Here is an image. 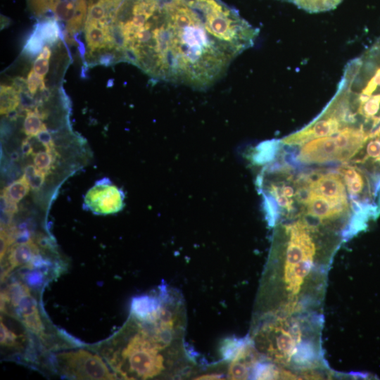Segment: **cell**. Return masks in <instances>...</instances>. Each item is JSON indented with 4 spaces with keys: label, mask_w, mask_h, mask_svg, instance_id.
<instances>
[{
    "label": "cell",
    "mask_w": 380,
    "mask_h": 380,
    "mask_svg": "<svg viewBox=\"0 0 380 380\" xmlns=\"http://www.w3.org/2000/svg\"><path fill=\"white\" fill-rule=\"evenodd\" d=\"M200 15L207 32L237 56L252 46L258 30L220 0H182Z\"/></svg>",
    "instance_id": "4"
},
{
    "label": "cell",
    "mask_w": 380,
    "mask_h": 380,
    "mask_svg": "<svg viewBox=\"0 0 380 380\" xmlns=\"http://www.w3.org/2000/svg\"><path fill=\"white\" fill-rule=\"evenodd\" d=\"M125 194L109 179L95 182L84 197L83 208L94 214L106 215L120 211L124 206Z\"/></svg>",
    "instance_id": "6"
},
{
    "label": "cell",
    "mask_w": 380,
    "mask_h": 380,
    "mask_svg": "<svg viewBox=\"0 0 380 380\" xmlns=\"http://www.w3.org/2000/svg\"><path fill=\"white\" fill-rule=\"evenodd\" d=\"M10 246L8 240L5 234V233L1 230V237H0V259L1 262L4 260L5 255L8 251V248Z\"/></svg>",
    "instance_id": "26"
},
{
    "label": "cell",
    "mask_w": 380,
    "mask_h": 380,
    "mask_svg": "<svg viewBox=\"0 0 380 380\" xmlns=\"http://www.w3.org/2000/svg\"><path fill=\"white\" fill-rule=\"evenodd\" d=\"M59 365L68 376L77 379H114L102 358L86 350L59 353Z\"/></svg>",
    "instance_id": "5"
},
{
    "label": "cell",
    "mask_w": 380,
    "mask_h": 380,
    "mask_svg": "<svg viewBox=\"0 0 380 380\" xmlns=\"http://www.w3.org/2000/svg\"><path fill=\"white\" fill-rule=\"evenodd\" d=\"M174 1H182V0H174Z\"/></svg>",
    "instance_id": "28"
},
{
    "label": "cell",
    "mask_w": 380,
    "mask_h": 380,
    "mask_svg": "<svg viewBox=\"0 0 380 380\" xmlns=\"http://www.w3.org/2000/svg\"><path fill=\"white\" fill-rule=\"evenodd\" d=\"M20 320L27 330L43 340L45 339V327L39 311L26 316Z\"/></svg>",
    "instance_id": "16"
},
{
    "label": "cell",
    "mask_w": 380,
    "mask_h": 380,
    "mask_svg": "<svg viewBox=\"0 0 380 380\" xmlns=\"http://www.w3.org/2000/svg\"><path fill=\"white\" fill-rule=\"evenodd\" d=\"M35 28L39 32L44 43L52 45L60 37L59 25L56 20H44L38 23Z\"/></svg>",
    "instance_id": "14"
},
{
    "label": "cell",
    "mask_w": 380,
    "mask_h": 380,
    "mask_svg": "<svg viewBox=\"0 0 380 380\" xmlns=\"http://www.w3.org/2000/svg\"><path fill=\"white\" fill-rule=\"evenodd\" d=\"M38 253L39 247L32 239L26 243L13 244L8 251L6 262L1 266V281L4 282L15 267L29 264Z\"/></svg>",
    "instance_id": "7"
},
{
    "label": "cell",
    "mask_w": 380,
    "mask_h": 380,
    "mask_svg": "<svg viewBox=\"0 0 380 380\" xmlns=\"http://www.w3.org/2000/svg\"><path fill=\"white\" fill-rule=\"evenodd\" d=\"M42 116L38 110H27L23 123V131L29 137H36L44 127Z\"/></svg>",
    "instance_id": "15"
},
{
    "label": "cell",
    "mask_w": 380,
    "mask_h": 380,
    "mask_svg": "<svg viewBox=\"0 0 380 380\" xmlns=\"http://www.w3.org/2000/svg\"><path fill=\"white\" fill-rule=\"evenodd\" d=\"M24 175L32 190H39L45 180L46 174L35 165H29L25 168Z\"/></svg>",
    "instance_id": "18"
},
{
    "label": "cell",
    "mask_w": 380,
    "mask_h": 380,
    "mask_svg": "<svg viewBox=\"0 0 380 380\" xmlns=\"http://www.w3.org/2000/svg\"><path fill=\"white\" fill-rule=\"evenodd\" d=\"M249 338L229 337L224 339L220 346L222 360L227 362L232 361L239 354Z\"/></svg>",
    "instance_id": "10"
},
{
    "label": "cell",
    "mask_w": 380,
    "mask_h": 380,
    "mask_svg": "<svg viewBox=\"0 0 380 380\" xmlns=\"http://www.w3.org/2000/svg\"><path fill=\"white\" fill-rule=\"evenodd\" d=\"M1 114H8L15 110L20 104V92L13 87L1 85Z\"/></svg>",
    "instance_id": "11"
},
{
    "label": "cell",
    "mask_w": 380,
    "mask_h": 380,
    "mask_svg": "<svg viewBox=\"0 0 380 380\" xmlns=\"http://www.w3.org/2000/svg\"><path fill=\"white\" fill-rule=\"evenodd\" d=\"M49 58L39 54L34 63L33 70L41 77L44 78L49 71Z\"/></svg>",
    "instance_id": "24"
},
{
    "label": "cell",
    "mask_w": 380,
    "mask_h": 380,
    "mask_svg": "<svg viewBox=\"0 0 380 380\" xmlns=\"http://www.w3.org/2000/svg\"><path fill=\"white\" fill-rule=\"evenodd\" d=\"M273 227L255 319L320 313L327 270L341 241L300 219Z\"/></svg>",
    "instance_id": "1"
},
{
    "label": "cell",
    "mask_w": 380,
    "mask_h": 380,
    "mask_svg": "<svg viewBox=\"0 0 380 380\" xmlns=\"http://www.w3.org/2000/svg\"><path fill=\"white\" fill-rule=\"evenodd\" d=\"M24 268L27 270L22 273L21 276L24 283L31 288L41 287L45 281V275L46 274L39 270Z\"/></svg>",
    "instance_id": "19"
},
{
    "label": "cell",
    "mask_w": 380,
    "mask_h": 380,
    "mask_svg": "<svg viewBox=\"0 0 380 380\" xmlns=\"http://www.w3.org/2000/svg\"><path fill=\"white\" fill-rule=\"evenodd\" d=\"M165 79L195 89L213 85L236 56L213 38L184 1L165 0Z\"/></svg>",
    "instance_id": "2"
},
{
    "label": "cell",
    "mask_w": 380,
    "mask_h": 380,
    "mask_svg": "<svg viewBox=\"0 0 380 380\" xmlns=\"http://www.w3.org/2000/svg\"><path fill=\"white\" fill-rule=\"evenodd\" d=\"M0 343L1 345L8 348H15L20 346V337L6 327L1 319L0 323Z\"/></svg>",
    "instance_id": "20"
},
{
    "label": "cell",
    "mask_w": 380,
    "mask_h": 380,
    "mask_svg": "<svg viewBox=\"0 0 380 380\" xmlns=\"http://www.w3.org/2000/svg\"><path fill=\"white\" fill-rule=\"evenodd\" d=\"M44 44L39 32L34 28L24 46V51L30 56H35L42 51Z\"/></svg>",
    "instance_id": "21"
},
{
    "label": "cell",
    "mask_w": 380,
    "mask_h": 380,
    "mask_svg": "<svg viewBox=\"0 0 380 380\" xmlns=\"http://www.w3.org/2000/svg\"><path fill=\"white\" fill-rule=\"evenodd\" d=\"M22 152L25 156L32 154V147L28 139H25L21 146Z\"/></svg>",
    "instance_id": "27"
},
{
    "label": "cell",
    "mask_w": 380,
    "mask_h": 380,
    "mask_svg": "<svg viewBox=\"0 0 380 380\" xmlns=\"http://www.w3.org/2000/svg\"><path fill=\"white\" fill-rule=\"evenodd\" d=\"M37 138L46 150L49 152H54V144L50 132L48 131L45 124L41 131L37 134Z\"/></svg>",
    "instance_id": "23"
},
{
    "label": "cell",
    "mask_w": 380,
    "mask_h": 380,
    "mask_svg": "<svg viewBox=\"0 0 380 380\" xmlns=\"http://www.w3.org/2000/svg\"><path fill=\"white\" fill-rule=\"evenodd\" d=\"M117 59H120L117 57L115 53H105L100 56L99 58V63L103 65H110L115 62Z\"/></svg>",
    "instance_id": "25"
},
{
    "label": "cell",
    "mask_w": 380,
    "mask_h": 380,
    "mask_svg": "<svg viewBox=\"0 0 380 380\" xmlns=\"http://www.w3.org/2000/svg\"><path fill=\"white\" fill-rule=\"evenodd\" d=\"M322 317L308 313L253 321L251 338L263 360L298 377H324L322 354Z\"/></svg>",
    "instance_id": "3"
},
{
    "label": "cell",
    "mask_w": 380,
    "mask_h": 380,
    "mask_svg": "<svg viewBox=\"0 0 380 380\" xmlns=\"http://www.w3.org/2000/svg\"><path fill=\"white\" fill-rule=\"evenodd\" d=\"M30 188V184L23 175L6 187L2 195L8 201L18 203L29 193Z\"/></svg>",
    "instance_id": "12"
},
{
    "label": "cell",
    "mask_w": 380,
    "mask_h": 380,
    "mask_svg": "<svg viewBox=\"0 0 380 380\" xmlns=\"http://www.w3.org/2000/svg\"><path fill=\"white\" fill-rule=\"evenodd\" d=\"M56 151L49 152L39 151L34 155V164L42 172L46 174V175L50 172L55 158Z\"/></svg>",
    "instance_id": "17"
},
{
    "label": "cell",
    "mask_w": 380,
    "mask_h": 380,
    "mask_svg": "<svg viewBox=\"0 0 380 380\" xmlns=\"http://www.w3.org/2000/svg\"><path fill=\"white\" fill-rule=\"evenodd\" d=\"M84 25L86 42L91 51L105 48L114 49L108 34L109 25L104 27L96 23H86Z\"/></svg>",
    "instance_id": "9"
},
{
    "label": "cell",
    "mask_w": 380,
    "mask_h": 380,
    "mask_svg": "<svg viewBox=\"0 0 380 380\" xmlns=\"http://www.w3.org/2000/svg\"><path fill=\"white\" fill-rule=\"evenodd\" d=\"M166 287L161 286L157 293L134 297L130 305L132 317L142 320L159 309L164 300Z\"/></svg>",
    "instance_id": "8"
},
{
    "label": "cell",
    "mask_w": 380,
    "mask_h": 380,
    "mask_svg": "<svg viewBox=\"0 0 380 380\" xmlns=\"http://www.w3.org/2000/svg\"><path fill=\"white\" fill-rule=\"evenodd\" d=\"M342 0H291L298 7L310 13L327 11L335 8Z\"/></svg>",
    "instance_id": "13"
},
{
    "label": "cell",
    "mask_w": 380,
    "mask_h": 380,
    "mask_svg": "<svg viewBox=\"0 0 380 380\" xmlns=\"http://www.w3.org/2000/svg\"><path fill=\"white\" fill-rule=\"evenodd\" d=\"M27 84L28 91L32 96L37 93L39 88L40 91L46 89L44 78L39 77L33 69L27 75Z\"/></svg>",
    "instance_id": "22"
}]
</instances>
